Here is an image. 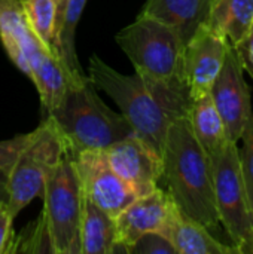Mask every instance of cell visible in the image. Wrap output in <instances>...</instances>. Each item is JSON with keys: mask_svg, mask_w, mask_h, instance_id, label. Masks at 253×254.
<instances>
[{"mask_svg": "<svg viewBox=\"0 0 253 254\" xmlns=\"http://www.w3.org/2000/svg\"><path fill=\"white\" fill-rule=\"evenodd\" d=\"M88 77L115 101L133 132L163 158L170 125L189 113L192 98L186 83L155 80L139 73L122 74L97 55L89 58Z\"/></svg>", "mask_w": 253, "mask_h": 254, "instance_id": "1", "label": "cell"}, {"mask_svg": "<svg viewBox=\"0 0 253 254\" xmlns=\"http://www.w3.org/2000/svg\"><path fill=\"white\" fill-rule=\"evenodd\" d=\"M163 177L177 208L188 217L216 229V208L212 164L207 152L197 141L189 119L174 121L166 135L163 149Z\"/></svg>", "mask_w": 253, "mask_h": 254, "instance_id": "2", "label": "cell"}, {"mask_svg": "<svg viewBox=\"0 0 253 254\" xmlns=\"http://www.w3.org/2000/svg\"><path fill=\"white\" fill-rule=\"evenodd\" d=\"M46 116L72 155L84 150H106L134 134L125 118L100 98L88 76L70 82L61 104Z\"/></svg>", "mask_w": 253, "mask_h": 254, "instance_id": "3", "label": "cell"}, {"mask_svg": "<svg viewBox=\"0 0 253 254\" xmlns=\"http://www.w3.org/2000/svg\"><path fill=\"white\" fill-rule=\"evenodd\" d=\"M116 42L136 73L163 82L183 80L185 45L170 25L140 13L116 34Z\"/></svg>", "mask_w": 253, "mask_h": 254, "instance_id": "4", "label": "cell"}, {"mask_svg": "<svg viewBox=\"0 0 253 254\" xmlns=\"http://www.w3.org/2000/svg\"><path fill=\"white\" fill-rule=\"evenodd\" d=\"M42 216L51 240L52 254L81 253L82 188L72 153L66 152L43 189Z\"/></svg>", "mask_w": 253, "mask_h": 254, "instance_id": "5", "label": "cell"}, {"mask_svg": "<svg viewBox=\"0 0 253 254\" xmlns=\"http://www.w3.org/2000/svg\"><path fill=\"white\" fill-rule=\"evenodd\" d=\"M66 152V143L46 116L7 173V207L13 219L34 198H42L48 177Z\"/></svg>", "mask_w": 253, "mask_h": 254, "instance_id": "6", "label": "cell"}, {"mask_svg": "<svg viewBox=\"0 0 253 254\" xmlns=\"http://www.w3.org/2000/svg\"><path fill=\"white\" fill-rule=\"evenodd\" d=\"M209 158L219 222L240 254H253V214L242 179L237 143L228 141Z\"/></svg>", "mask_w": 253, "mask_h": 254, "instance_id": "7", "label": "cell"}, {"mask_svg": "<svg viewBox=\"0 0 253 254\" xmlns=\"http://www.w3.org/2000/svg\"><path fill=\"white\" fill-rule=\"evenodd\" d=\"M84 196L116 219L137 196L112 170L104 150H84L72 155Z\"/></svg>", "mask_w": 253, "mask_h": 254, "instance_id": "8", "label": "cell"}, {"mask_svg": "<svg viewBox=\"0 0 253 254\" xmlns=\"http://www.w3.org/2000/svg\"><path fill=\"white\" fill-rule=\"evenodd\" d=\"M243 65L236 48L230 43L224 65L210 89L212 100L222 118L227 138L233 143L242 140L246 122L253 113L251 91L243 76Z\"/></svg>", "mask_w": 253, "mask_h": 254, "instance_id": "9", "label": "cell"}, {"mask_svg": "<svg viewBox=\"0 0 253 254\" xmlns=\"http://www.w3.org/2000/svg\"><path fill=\"white\" fill-rule=\"evenodd\" d=\"M104 155L112 170L137 198L158 188L163 177V158L136 134L113 143L104 150Z\"/></svg>", "mask_w": 253, "mask_h": 254, "instance_id": "10", "label": "cell"}, {"mask_svg": "<svg viewBox=\"0 0 253 254\" xmlns=\"http://www.w3.org/2000/svg\"><path fill=\"white\" fill-rule=\"evenodd\" d=\"M177 205L169 192L157 188L154 192L136 198L116 219L118 247L115 253H127L128 247L148 232L169 235Z\"/></svg>", "mask_w": 253, "mask_h": 254, "instance_id": "11", "label": "cell"}, {"mask_svg": "<svg viewBox=\"0 0 253 254\" xmlns=\"http://www.w3.org/2000/svg\"><path fill=\"white\" fill-rule=\"evenodd\" d=\"M230 40L201 25L183 49V80L191 98L209 94L225 60Z\"/></svg>", "mask_w": 253, "mask_h": 254, "instance_id": "12", "label": "cell"}, {"mask_svg": "<svg viewBox=\"0 0 253 254\" xmlns=\"http://www.w3.org/2000/svg\"><path fill=\"white\" fill-rule=\"evenodd\" d=\"M31 82L37 88L40 103L46 115L52 113L63 101L72 82L60 58L37 40L27 52Z\"/></svg>", "mask_w": 253, "mask_h": 254, "instance_id": "13", "label": "cell"}, {"mask_svg": "<svg viewBox=\"0 0 253 254\" xmlns=\"http://www.w3.org/2000/svg\"><path fill=\"white\" fill-rule=\"evenodd\" d=\"M210 0H148L142 15L152 16L176 30L183 45L207 24Z\"/></svg>", "mask_w": 253, "mask_h": 254, "instance_id": "14", "label": "cell"}, {"mask_svg": "<svg viewBox=\"0 0 253 254\" xmlns=\"http://www.w3.org/2000/svg\"><path fill=\"white\" fill-rule=\"evenodd\" d=\"M0 40L10 61L30 79L27 52L39 39L28 27L19 0H0Z\"/></svg>", "mask_w": 253, "mask_h": 254, "instance_id": "15", "label": "cell"}, {"mask_svg": "<svg viewBox=\"0 0 253 254\" xmlns=\"http://www.w3.org/2000/svg\"><path fill=\"white\" fill-rule=\"evenodd\" d=\"M167 238L177 254H240L234 246H227L213 238L210 231L188 217L180 210L176 211Z\"/></svg>", "mask_w": 253, "mask_h": 254, "instance_id": "16", "label": "cell"}, {"mask_svg": "<svg viewBox=\"0 0 253 254\" xmlns=\"http://www.w3.org/2000/svg\"><path fill=\"white\" fill-rule=\"evenodd\" d=\"M86 1L88 0H58L57 7L55 48L57 55L67 70L72 82H78L85 77L78 60L75 36Z\"/></svg>", "mask_w": 253, "mask_h": 254, "instance_id": "17", "label": "cell"}, {"mask_svg": "<svg viewBox=\"0 0 253 254\" xmlns=\"http://www.w3.org/2000/svg\"><path fill=\"white\" fill-rule=\"evenodd\" d=\"M116 247L118 234L115 219L84 196L81 219V253L112 254L115 253Z\"/></svg>", "mask_w": 253, "mask_h": 254, "instance_id": "18", "label": "cell"}, {"mask_svg": "<svg viewBox=\"0 0 253 254\" xmlns=\"http://www.w3.org/2000/svg\"><path fill=\"white\" fill-rule=\"evenodd\" d=\"M253 24V0H210L207 27L237 46Z\"/></svg>", "mask_w": 253, "mask_h": 254, "instance_id": "19", "label": "cell"}, {"mask_svg": "<svg viewBox=\"0 0 253 254\" xmlns=\"http://www.w3.org/2000/svg\"><path fill=\"white\" fill-rule=\"evenodd\" d=\"M188 119L197 141L209 156L224 149V146L230 141L227 138L222 118L212 100L210 92L192 100Z\"/></svg>", "mask_w": 253, "mask_h": 254, "instance_id": "20", "label": "cell"}, {"mask_svg": "<svg viewBox=\"0 0 253 254\" xmlns=\"http://www.w3.org/2000/svg\"><path fill=\"white\" fill-rule=\"evenodd\" d=\"M19 3L31 31L49 51L57 55L55 27L58 0H19Z\"/></svg>", "mask_w": 253, "mask_h": 254, "instance_id": "21", "label": "cell"}, {"mask_svg": "<svg viewBox=\"0 0 253 254\" xmlns=\"http://www.w3.org/2000/svg\"><path fill=\"white\" fill-rule=\"evenodd\" d=\"M242 140H243V149L239 150L240 171L253 214V113L246 122L245 131L242 134Z\"/></svg>", "mask_w": 253, "mask_h": 254, "instance_id": "22", "label": "cell"}, {"mask_svg": "<svg viewBox=\"0 0 253 254\" xmlns=\"http://www.w3.org/2000/svg\"><path fill=\"white\" fill-rule=\"evenodd\" d=\"M128 254H177L170 240L158 232H148L137 238L127 250Z\"/></svg>", "mask_w": 253, "mask_h": 254, "instance_id": "23", "label": "cell"}, {"mask_svg": "<svg viewBox=\"0 0 253 254\" xmlns=\"http://www.w3.org/2000/svg\"><path fill=\"white\" fill-rule=\"evenodd\" d=\"M31 135H33V131L0 141V170L1 171H6V173L10 171L19 153L30 141Z\"/></svg>", "mask_w": 253, "mask_h": 254, "instance_id": "24", "label": "cell"}, {"mask_svg": "<svg viewBox=\"0 0 253 254\" xmlns=\"http://www.w3.org/2000/svg\"><path fill=\"white\" fill-rule=\"evenodd\" d=\"M12 223H13V216L7 207V201H1L0 202V254L6 253L10 238L13 237Z\"/></svg>", "mask_w": 253, "mask_h": 254, "instance_id": "25", "label": "cell"}, {"mask_svg": "<svg viewBox=\"0 0 253 254\" xmlns=\"http://www.w3.org/2000/svg\"><path fill=\"white\" fill-rule=\"evenodd\" d=\"M234 48L237 51V55L240 58L243 68L252 76L253 79V24L249 28L248 34L245 36V39Z\"/></svg>", "mask_w": 253, "mask_h": 254, "instance_id": "26", "label": "cell"}, {"mask_svg": "<svg viewBox=\"0 0 253 254\" xmlns=\"http://www.w3.org/2000/svg\"><path fill=\"white\" fill-rule=\"evenodd\" d=\"M7 201V173L0 170V202Z\"/></svg>", "mask_w": 253, "mask_h": 254, "instance_id": "27", "label": "cell"}]
</instances>
